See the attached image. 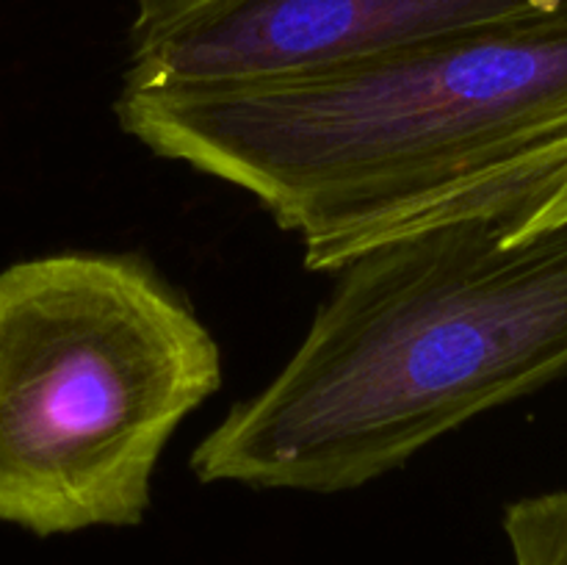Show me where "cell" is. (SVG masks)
I'll return each instance as SVG.
<instances>
[{"instance_id":"obj_5","label":"cell","mask_w":567,"mask_h":565,"mask_svg":"<svg viewBox=\"0 0 567 565\" xmlns=\"http://www.w3.org/2000/svg\"><path fill=\"white\" fill-rule=\"evenodd\" d=\"M502 526L513 565H567V487L507 504Z\"/></svg>"},{"instance_id":"obj_3","label":"cell","mask_w":567,"mask_h":565,"mask_svg":"<svg viewBox=\"0 0 567 565\" xmlns=\"http://www.w3.org/2000/svg\"><path fill=\"white\" fill-rule=\"evenodd\" d=\"M221 386V352L136 255L0 271V524L138 526L166 443Z\"/></svg>"},{"instance_id":"obj_1","label":"cell","mask_w":567,"mask_h":565,"mask_svg":"<svg viewBox=\"0 0 567 565\" xmlns=\"http://www.w3.org/2000/svg\"><path fill=\"white\" fill-rule=\"evenodd\" d=\"M125 133L252 194L332 271L391 238L507 222L567 131V20L454 33L264 81L127 89Z\"/></svg>"},{"instance_id":"obj_2","label":"cell","mask_w":567,"mask_h":565,"mask_svg":"<svg viewBox=\"0 0 567 565\" xmlns=\"http://www.w3.org/2000/svg\"><path fill=\"white\" fill-rule=\"evenodd\" d=\"M336 275L291 360L192 452L199 482L354 491L567 374V222L520 242L449 222Z\"/></svg>"},{"instance_id":"obj_6","label":"cell","mask_w":567,"mask_h":565,"mask_svg":"<svg viewBox=\"0 0 567 565\" xmlns=\"http://www.w3.org/2000/svg\"><path fill=\"white\" fill-rule=\"evenodd\" d=\"M567 222V131L543 153L520 205L507 225V242H520L535 233Z\"/></svg>"},{"instance_id":"obj_4","label":"cell","mask_w":567,"mask_h":565,"mask_svg":"<svg viewBox=\"0 0 567 565\" xmlns=\"http://www.w3.org/2000/svg\"><path fill=\"white\" fill-rule=\"evenodd\" d=\"M127 89L264 81L454 33L567 20V0H136Z\"/></svg>"}]
</instances>
